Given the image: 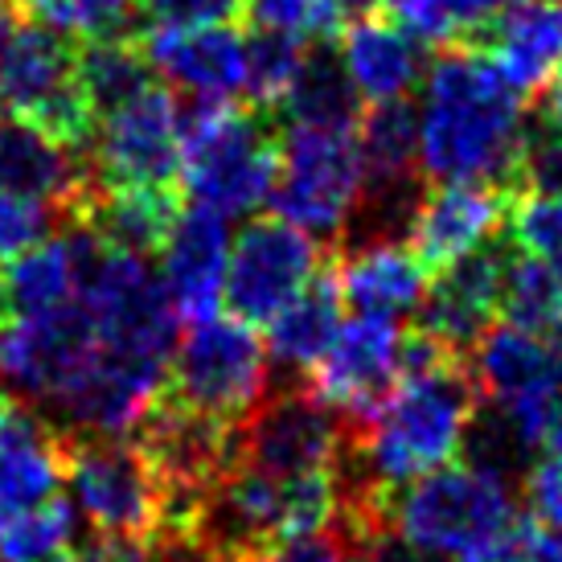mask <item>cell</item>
<instances>
[{"label":"cell","mask_w":562,"mask_h":562,"mask_svg":"<svg viewBox=\"0 0 562 562\" xmlns=\"http://www.w3.org/2000/svg\"><path fill=\"white\" fill-rule=\"evenodd\" d=\"M509 193L514 189L436 181L431 189H423L406 214V243L427 263V271L493 247L509 214Z\"/></svg>","instance_id":"cell-14"},{"label":"cell","mask_w":562,"mask_h":562,"mask_svg":"<svg viewBox=\"0 0 562 562\" xmlns=\"http://www.w3.org/2000/svg\"><path fill=\"white\" fill-rule=\"evenodd\" d=\"M469 353V374L493 415L530 452L542 448V436L562 403V345L554 333H533L505 321L484 328Z\"/></svg>","instance_id":"cell-7"},{"label":"cell","mask_w":562,"mask_h":562,"mask_svg":"<svg viewBox=\"0 0 562 562\" xmlns=\"http://www.w3.org/2000/svg\"><path fill=\"white\" fill-rule=\"evenodd\" d=\"M337 283H341L345 304H353V313L374 316H411L419 313L431 271L411 243H398L391 235L361 238L333 263Z\"/></svg>","instance_id":"cell-22"},{"label":"cell","mask_w":562,"mask_h":562,"mask_svg":"<svg viewBox=\"0 0 562 562\" xmlns=\"http://www.w3.org/2000/svg\"><path fill=\"white\" fill-rule=\"evenodd\" d=\"M415 124L423 177L517 189L533 140L530 108L484 49H448L427 66Z\"/></svg>","instance_id":"cell-1"},{"label":"cell","mask_w":562,"mask_h":562,"mask_svg":"<svg viewBox=\"0 0 562 562\" xmlns=\"http://www.w3.org/2000/svg\"><path fill=\"white\" fill-rule=\"evenodd\" d=\"M94 349L99 337L79 300L42 316H9L0 325V382L30 403L54 406Z\"/></svg>","instance_id":"cell-13"},{"label":"cell","mask_w":562,"mask_h":562,"mask_svg":"<svg viewBox=\"0 0 562 562\" xmlns=\"http://www.w3.org/2000/svg\"><path fill=\"white\" fill-rule=\"evenodd\" d=\"M30 16L46 21L49 30L79 42H108L127 37L132 21L140 13L136 0H25Z\"/></svg>","instance_id":"cell-33"},{"label":"cell","mask_w":562,"mask_h":562,"mask_svg":"<svg viewBox=\"0 0 562 562\" xmlns=\"http://www.w3.org/2000/svg\"><path fill=\"white\" fill-rule=\"evenodd\" d=\"M542 448H547L550 456H562V403H559V411H554V419H550L547 436H542Z\"/></svg>","instance_id":"cell-44"},{"label":"cell","mask_w":562,"mask_h":562,"mask_svg":"<svg viewBox=\"0 0 562 562\" xmlns=\"http://www.w3.org/2000/svg\"><path fill=\"white\" fill-rule=\"evenodd\" d=\"M382 9L403 25L419 46L448 49L456 42L481 37L505 0H382Z\"/></svg>","instance_id":"cell-27"},{"label":"cell","mask_w":562,"mask_h":562,"mask_svg":"<svg viewBox=\"0 0 562 562\" xmlns=\"http://www.w3.org/2000/svg\"><path fill=\"white\" fill-rule=\"evenodd\" d=\"M542 136L562 144V82H554L547 91V108H542Z\"/></svg>","instance_id":"cell-43"},{"label":"cell","mask_w":562,"mask_h":562,"mask_svg":"<svg viewBox=\"0 0 562 562\" xmlns=\"http://www.w3.org/2000/svg\"><path fill=\"white\" fill-rule=\"evenodd\" d=\"M66 484L91 530L132 533L148 542H157V533L165 530V484L132 436L70 431Z\"/></svg>","instance_id":"cell-8"},{"label":"cell","mask_w":562,"mask_h":562,"mask_svg":"<svg viewBox=\"0 0 562 562\" xmlns=\"http://www.w3.org/2000/svg\"><path fill=\"white\" fill-rule=\"evenodd\" d=\"M484 54L526 94H547L562 82V0H505L488 30Z\"/></svg>","instance_id":"cell-21"},{"label":"cell","mask_w":562,"mask_h":562,"mask_svg":"<svg viewBox=\"0 0 562 562\" xmlns=\"http://www.w3.org/2000/svg\"><path fill=\"white\" fill-rule=\"evenodd\" d=\"M370 198V172L361 160L358 124L308 127L292 124L280 140V172L271 205L283 222L313 238L345 235Z\"/></svg>","instance_id":"cell-5"},{"label":"cell","mask_w":562,"mask_h":562,"mask_svg":"<svg viewBox=\"0 0 562 562\" xmlns=\"http://www.w3.org/2000/svg\"><path fill=\"white\" fill-rule=\"evenodd\" d=\"M4 9H9V0H0V16H4Z\"/></svg>","instance_id":"cell-48"},{"label":"cell","mask_w":562,"mask_h":562,"mask_svg":"<svg viewBox=\"0 0 562 562\" xmlns=\"http://www.w3.org/2000/svg\"><path fill=\"white\" fill-rule=\"evenodd\" d=\"M370 562H443V559H436V554H423V550H415V547H406L403 538H394L391 530H382L370 542V547L361 550Z\"/></svg>","instance_id":"cell-41"},{"label":"cell","mask_w":562,"mask_h":562,"mask_svg":"<svg viewBox=\"0 0 562 562\" xmlns=\"http://www.w3.org/2000/svg\"><path fill=\"white\" fill-rule=\"evenodd\" d=\"M160 283L169 292L181 321H210L222 304L226 259H231V226L210 205H181L157 247Z\"/></svg>","instance_id":"cell-15"},{"label":"cell","mask_w":562,"mask_h":562,"mask_svg":"<svg viewBox=\"0 0 562 562\" xmlns=\"http://www.w3.org/2000/svg\"><path fill=\"white\" fill-rule=\"evenodd\" d=\"M0 108L79 153L91 144L94 111L79 87V54L30 13L0 25Z\"/></svg>","instance_id":"cell-6"},{"label":"cell","mask_w":562,"mask_h":562,"mask_svg":"<svg viewBox=\"0 0 562 562\" xmlns=\"http://www.w3.org/2000/svg\"><path fill=\"white\" fill-rule=\"evenodd\" d=\"M13 316V308H9V288H4V271H0V325Z\"/></svg>","instance_id":"cell-45"},{"label":"cell","mask_w":562,"mask_h":562,"mask_svg":"<svg viewBox=\"0 0 562 562\" xmlns=\"http://www.w3.org/2000/svg\"><path fill=\"white\" fill-rule=\"evenodd\" d=\"M70 538H75V501L58 493L33 509L0 517V562H42L70 547Z\"/></svg>","instance_id":"cell-30"},{"label":"cell","mask_w":562,"mask_h":562,"mask_svg":"<svg viewBox=\"0 0 562 562\" xmlns=\"http://www.w3.org/2000/svg\"><path fill=\"white\" fill-rule=\"evenodd\" d=\"M153 562H222L210 550H202L198 542H189L181 533H160L153 542Z\"/></svg>","instance_id":"cell-42"},{"label":"cell","mask_w":562,"mask_h":562,"mask_svg":"<svg viewBox=\"0 0 562 562\" xmlns=\"http://www.w3.org/2000/svg\"><path fill=\"white\" fill-rule=\"evenodd\" d=\"M337 37H341L337 58H341L345 75L358 91L361 108L403 103V99L419 91L423 75H427L423 46L386 9L353 13Z\"/></svg>","instance_id":"cell-20"},{"label":"cell","mask_w":562,"mask_h":562,"mask_svg":"<svg viewBox=\"0 0 562 562\" xmlns=\"http://www.w3.org/2000/svg\"><path fill=\"white\" fill-rule=\"evenodd\" d=\"M403 366L406 328L394 316L353 313L341 321L337 337L308 370V391L353 427L382 403V394L398 382Z\"/></svg>","instance_id":"cell-12"},{"label":"cell","mask_w":562,"mask_h":562,"mask_svg":"<svg viewBox=\"0 0 562 562\" xmlns=\"http://www.w3.org/2000/svg\"><path fill=\"white\" fill-rule=\"evenodd\" d=\"M353 4H361V0H353Z\"/></svg>","instance_id":"cell-50"},{"label":"cell","mask_w":562,"mask_h":562,"mask_svg":"<svg viewBox=\"0 0 562 562\" xmlns=\"http://www.w3.org/2000/svg\"><path fill=\"white\" fill-rule=\"evenodd\" d=\"M559 562H562V533H559Z\"/></svg>","instance_id":"cell-49"},{"label":"cell","mask_w":562,"mask_h":562,"mask_svg":"<svg viewBox=\"0 0 562 562\" xmlns=\"http://www.w3.org/2000/svg\"><path fill=\"white\" fill-rule=\"evenodd\" d=\"M144 63L165 79L169 91L189 94L193 103H235L247 91V37L231 25L205 30H160L144 37Z\"/></svg>","instance_id":"cell-17"},{"label":"cell","mask_w":562,"mask_h":562,"mask_svg":"<svg viewBox=\"0 0 562 562\" xmlns=\"http://www.w3.org/2000/svg\"><path fill=\"white\" fill-rule=\"evenodd\" d=\"M280 136L259 108L198 103L181 124V181L198 205L222 218H247L271 202Z\"/></svg>","instance_id":"cell-3"},{"label":"cell","mask_w":562,"mask_h":562,"mask_svg":"<svg viewBox=\"0 0 562 562\" xmlns=\"http://www.w3.org/2000/svg\"><path fill=\"white\" fill-rule=\"evenodd\" d=\"M469 562H559V533L533 514H517L488 547Z\"/></svg>","instance_id":"cell-35"},{"label":"cell","mask_w":562,"mask_h":562,"mask_svg":"<svg viewBox=\"0 0 562 562\" xmlns=\"http://www.w3.org/2000/svg\"><path fill=\"white\" fill-rule=\"evenodd\" d=\"M148 82H153V70L144 63V49L132 46L127 37L87 42V49L79 54V87L91 103L94 120Z\"/></svg>","instance_id":"cell-28"},{"label":"cell","mask_w":562,"mask_h":562,"mask_svg":"<svg viewBox=\"0 0 562 562\" xmlns=\"http://www.w3.org/2000/svg\"><path fill=\"white\" fill-rule=\"evenodd\" d=\"M345 562H370V559H366L361 550H349V554H345Z\"/></svg>","instance_id":"cell-47"},{"label":"cell","mask_w":562,"mask_h":562,"mask_svg":"<svg viewBox=\"0 0 562 562\" xmlns=\"http://www.w3.org/2000/svg\"><path fill=\"white\" fill-rule=\"evenodd\" d=\"M42 562H75V554H70V550H58V554H49V559H42Z\"/></svg>","instance_id":"cell-46"},{"label":"cell","mask_w":562,"mask_h":562,"mask_svg":"<svg viewBox=\"0 0 562 562\" xmlns=\"http://www.w3.org/2000/svg\"><path fill=\"white\" fill-rule=\"evenodd\" d=\"M514 250L533 263L550 267L562 280V193L547 189H514L505 214Z\"/></svg>","instance_id":"cell-31"},{"label":"cell","mask_w":562,"mask_h":562,"mask_svg":"<svg viewBox=\"0 0 562 562\" xmlns=\"http://www.w3.org/2000/svg\"><path fill=\"white\" fill-rule=\"evenodd\" d=\"M271 358L263 337L235 316H210L189 325L165 374V398L181 411L235 431L267 398Z\"/></svg>","instance_id":"cell-4"},{"label":"cell","mask_w":562,"mask_h":562,"mask_svg":"<svg viewBox=\"0 0 562 562\" xmlns=\"http://www.w3.org/2000/svg\"><path fill=\"white\" fill-rule=\"evenodd\" d=\"M140 13L160 30H205L235 25L247 13V0H136Z\"/></svg>","instance_id":"cell-36"},{"label":"cell","mask_w":562,"mask_h":562,"mask_svg":"<svg viewBox=\"0 0 562 562\" xmlns=\"http://www.w3.org/2000/svg\"><path fill=\"white\" fill-rule=\"evenodd\" d=\"M526 497H530V514L562 533V456H542L526 476Z\"/></svg>","instance_id":"cell-38"},{"label":"cell","mask_w":562,"mask_h":562,"mask_svg":"<svg viewBox=\"0 0 562 562\" xmlns=\"http://www.w3.org/2000/svg\"><path fill=\"white\" fill-rule=\"evenodd\" d=\"M9 308L16 316H42L79 300V235L66 222L58 235H46L42 243L13 255L4 267Z\"/></svg>","instance_id":"cell-25"},{"label":"cell","mask_w":562,"mask_h":562,"mask_svg":"<svg viewBox=\"0 0 562 562\" xmlns=\"http://www.w3.org/2000/svg\"><path fill=\"white\" fill-rule=\"evenodd\" d=\"M66 443L70 431L37 403L0 391V517L66 493Z\"/></svg>","instance_id":"cell-16"},{"label":"cell","mask_w":562,"mask_h":562,"mask_svg":"<svg viewBox=\"0 0 562 562\" xmlns=\"http://www.w3.org/2000/svg\"><path fill=\"white\" fill-rule=\"evenodd\" d=\"M349 443V423L328 411L313 391L288 386L267 394L235 427V464H247L267 476H308V472H337Z\"/></svg>","instance_id":"cell-11"},{"label":"cell","mask_w":562,"mask_h":562,"mask_svg":"<svg viewBox=\"0 0 562 562\" xmlns=\"http://www.w3.org/2000/svg\"><path fill=\"white\" fill-rule=\"evenodd\" d=\"M75 562H153V542L132 533H103L94 530L87 542H79Z\"/></svg>","instance_id":"cell-40"},{"label":"cell","mask_w":562,"mask_h":562,"mask_svg":"<svg viewBox=\"0 0 562 562\" xmlns=\"http://www.w3.org/2000/svg\"><path fill=\"white\" fill-rule=\"evenodd\" d=\"M250 21L267 33H283L300 46L337 37L353 13V0H247Z\"/></svg>","instance_id":"cell-32"},{"label":"cell","mask_w":562,"mask_h":562,"mask_svg":"<svg viewBox=\"0 0 562 562\" xmlns=\"http://www.w3.org/2000/svg\"><path fill=\"white\" fill-rule=\"evenodd\" d=\"M361 160L370 172V198L391 205V214H411L415 177H419V124L411 103H378L358 120Z\"/></svg>","instance_id":"cell-23"},{"label":"cell","mask_w":562,"mask_h":562,"mask_svg":"<svg viewBox=\"0 0 562 562\" xmlns=\"http://www.w3.org/2000/svg\"><path fill=\"white\" fill-rule=\"evenodd\" d=\"M345 321V296L341 283H337V271L333 267H321L316 280L300 292L288 308L267 321V358L271 366H280L288 374H308L321 353L328 349V341L337 337V328Z\"/></svg>","instance_id":"cell-24"},{"label":"cell","mask_w":562,"mask_h":562,"mask_svg":"<svg viewBox=\"0 0 562 562\" xmlns=\"http://www.w3.org/2000/svg\"><path fill=\"white\" fill-rule=\"evenodd\" d=\"M54 226H58V218L49 210L0 189V259H13L25 247L42 243L46 235H54Z\"/></svg>","instance_id":"cell-37"},{"label":"cell","mask_w":562,"mask_h":562,"mask_svg":"<svg viewBox=\"0 0 562 562\" xmlns=\"http://www.w3.org/2000/svg\"><path fill=\"white\" fill-rule=\"evenodd\" d=\"M517 514L514 481L476 460H452L386 497V530L443 562L476 559Z\"/></svg>","instance_id":"cell-2"},{"label":"cell","mask_w":562,"mask_h":562,"mask_svg":"<svg viewBox=\"0 0 562 562\" xmlns=\"http://www.w3.org/2000/svg\"><path fill=\"white\" fill-rule=\"evenodd\" d=\"M308 46H300L283 33L259 30L255 37H247V99L250 108H280L283 94L292 91V82L300 75Z\"/></svg>","instance_id":"cell-34"},{"label":"cell","mask_w":562,"mask_h":562,"mask_svg":"<svg viewBox=\"0 0 562 562\" xmlns=\"http://www.w3.org/2000/svg\"><path fill=\"white\" fill-rule=\"evenodd\" d=\"M501 313L533 333H562V280L550 267L533 263L517 250H505Z\"/></svg>","instance_id":"cell-29"},{"label":"cell","mask_w":562,"mask_h":562,"mask_svg":"<svg viewBox=\"0 0 562 562\" xmlns=\"http://www.w3.org/2000/svg\"><path fill=\"white\" fill-rule=\"evenodd\" d=\"M501 283H505V250L484 247L456 263L431 271L427 296L419 304V333L452 353H469L484 328L501 316Z\"/></svg>","instance_id":"cell-19"},{"label":"cell","mask_w":562,"mask_h":562,"mask_svg":"<svg viewBox=\"0 0 562 562\" xmlns=\"http://www.w3.org/2000/svg\"><path fill=\"white\" fill-rule=\"evenodd\" d=\"M349 547L341 542V533H308V538H292V542H280V547L263 550L259 559L250 562H345Z\"/></svg>","instance_id":"cell-39"},{"label":"cell","mask_w":562,"mask_h":562,"mask_svg":"<svg viewBox=\"0 0 562 562\" xmlns=\"http://www.w3.org/2000/svg\"><path fill=\"white\" fill-rule=\"evenodd\" d=\"M325 267L321 238L304 235L300 226L276 218H250L231 243L222 304L226 313L250 328H263L271 316L316 280Z\"/></svg>","instance_id":"cell-10"},{"label":"cell","mask_w":562,"mask_h":562,"mask_svg":"<svg viewBox=\"0 0 562 562\" xmlns=\"http://www.w3.org/2000/svg\"><path fill=\"white\" fill-rule=\"evenodd\" d=\"M181 124L169 87L148 82L94 120L91 181L103 189H172L181 181Z\"/></svg>","instance_id":"cell-9"},{"label":"cell","mask_w":562,"mask_h":562,"mask_svg":"<svg viewBox=\"0 0 562 562\" xmlns=\"http://www.w3.org/2000/svg\"><path fill=\"white\" fill-rule=\"evenodd\" d=\"M283 115L308 127H353L361 120V99L345 75L341 58L325 46H308L292 91L283 94Z\"/></svg>","instance_id":"cell-26"},{"label":"cell","mask_w":562,"mask_h":562,"mask_svg":"<svg viewBox=\"0 0 562 562\" xmlns=\"http://www.w3.org/2000/svg\"><path fill=\"white\" fill-rule=\"evenodd\" d=\"M91 186V165L79 157V148L13 115L0 120V189L42 205L66 226L79 218Z\"/></svg>","instance_id":"cell-18"}]
</instances>
